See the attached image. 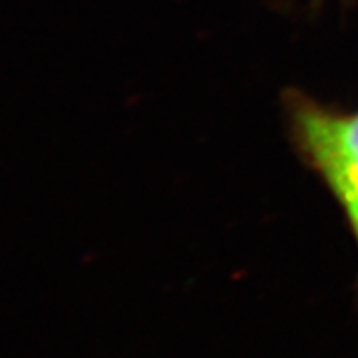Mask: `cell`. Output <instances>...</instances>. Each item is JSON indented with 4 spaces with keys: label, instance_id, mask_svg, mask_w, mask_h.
Returning a JSON list of instances; mask_svg holds the SVG:
<instances>
[{
    "label": "cell",
    "instance_id": "1",
    "mask_svg": "<svg viewBox=\"0 0 358 358\" xmlns=\"http://www.w3.org/2000/svg\"><path fill=\"white\" fill-rule=\"evenodd\" d=\"M285 112L296 154L322 179L358 245V110H334L291 90Z\"/></svg>",
    "mask_w": 358,
    "mask_h": 358
}]
</instances>
